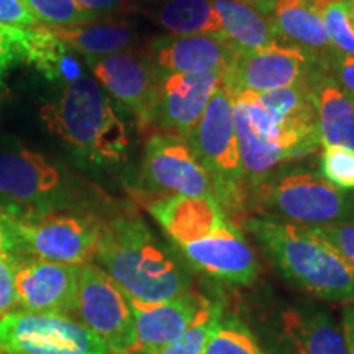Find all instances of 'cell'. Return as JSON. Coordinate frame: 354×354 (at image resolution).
Instances as JSON below:
<instances>
[{
  "label": "cell",
  "mask_w": 354,
  "mask_h": 354,
  "mask_svg": "<svg viewBox=\"0 0 354 354\" xmlns=\"http://www.w3.org/2000/svg\"><path fill=\"white\" fill-rule=\"evenodd\" d=\"M254 2L258 3V6L263 8L266 13H271L272 6H274V0H254Z\"/></svg>",
  "instance_id": "7bdbcfd3"
},
{
  "label": "cell",
  "mask_w": 354,
  "mask_h": 354,
  "mask_svg": "<svg viewBox=\"0 0 354 354\" xmlns=\"http://www.w3.org/2000/svg\"><path fill=\"white\" fill-rule=\"evenodd\" d=\"M330 74L338 86L354 99V55L338 53L331 61Z\"/></svg>",
  "instance_id": "8d00e7d4"
},
{
  "label": "cell",
  "mask_w": 354,
  "mask_h": 354,
  "mask_svg": "<svg viewBox=\"0 0 354 354\" xmlns=\"http://www.w3.org/2000/svg\"><path fill=\"white\" fill-rule=\"evenodd\" d=\"M284 331L297 354H348L342 328L323 310H289Z\"/></svg>",
  "instance_id": "cb8c5ba5"
},
{
  "label": "cell",
  "mask_w": 354,
  "mask_h": 354,
  "mask_svg": "<svg viewBox=\"0 0 354 354\" xmlns=\"http://www.w3.org/2000/svg\"><path fill=\"white\" fill-rule=\"evenodd\" d=\"M146 207L177 248L207 236L232 221L220 203L209 196H161Z\"/></svg>",
  "instance_id": "e0dca14e"
},
{
  "label": "cell",
  "mask_w": 354,
  "mask_h": 354,
  "mask_svg": "<svg viewBox=\"0 0 354 354\" xmlns=\"http://www.w3.org/2000/svg\"><path fill=\"white\" fill-rule=\"evenodd\" d=\"M233 117L243 177H245L246 189L250 190L259 185L264 179H268L272 172H276L277 166L284 165L290 159L282 149L269 145L268 141L256 135V131L250 125V120H248L245 105L238 99L236 92L233 95Z\"/></svg>",
  "instance_id": "d4e9b609"
},
{
  "label": "cell",
  "mask_w": 354,
  "mask_h": 354,
  "mask_svg": "<svg viewBox=\"0 0 354 354\" xmlns=\"http://www.w3.org/2000/svg\"><path fill=\"white\" fill-rule=\"evenodd\" d=\"M223 315V307L220 304L207 300L189 328L177 336L174 342L159 349L158 354H203L207 343L218 328Z\"/></svg>",
  "instance_id": "83f0119b"
},
{
  "label": "cell",
  "mask_w": 354,
  "mask_h": 354,
  "mask_svg": "<svg viewBox=\"0 0 354 354\" xmlns=\"http://www.w3.org/2000/svg\"><path fill=\"white\" fill-rule=\"evenodd\" d=\"M76 313L109 353L123 354L136 346L130 300L100 266L88 263L79 268Z\"/></svg>",
  "instance_id": "9c48e42d"
},
{
  "label": "cell",
  "mask_w": 354,
  "mask_h": 354,
  "mask_svg": "<svg viewBox=\"0 0 354 354\" xmlns=\"http://www.w3.org/2000/svg\"><path fill=\"white\" fill-rule=\"evenodd\" d=\"M123 354H158V351H154V349H148V348L135 346L133 349H130V351H127Z\"/></svg>",
  "instance_id": "b9f144b4"
},
{
  "label": "cell",
  "mask_w": 354,
  "mask_h": 354,
  "mask_svg": "<svg viewBox=\"0 0 354 354\" xmlns=\"http://www.w3.org/2000/svg\"><path fill=\"white\" fill-rule=\"evenodd\" d=\"M342 331L344 336V343H346L348 354H354V305H348L343 310Z\"/></svg>",
  "instance_id": "f35d334b"
},
{
  "label": "cell",
  "mask_w": 354,
  "mask_h": 354,
  "mask_svg": "<svg viewBox=\"0 0 354 354\" xmlns=\"http://www.w3.org/2000/svg\"><path fill=\"white\" fill-rule=\"evenodd\" d=\"M21 37L24 28L0 26V86L7 71L21 59Z\"/></svg>",
  "instance_id": "836d02e7"
},
{
  "label": "cell",
  "mask_w": 354,
  "mask_h": 354,
  "mask_svg": "<svg viewBox=\"0 0 354 354\" xmlns=\"http://www.w3.org/2000/svg\"><path fill=\"white\" fill-rule=\"evenodd\" d=\"M0 354H109V349L76 318L12 310L0 318Z\"/></svg>",
  "instance_id": "ba28073f"
},
{
  "label": "cell",
  "mask_w": 354,
  "mask_h": 354,
  "mask_svg": "<svg viewBox=\"0 0 354 354\" xmlns=\"http://www.w3.org/2000/svg\"><path fill=\"white\" fill-rule=\"evenodd\" d=\"M322 177L335 187L353 192L354 190V149L346 146H325L322 154Z\"/></svg>",
  "instance_id": "1f68e13d"
},
{
  "label": "cell",
  "mask_w": 354,
  "mask_h": 354,
  "mask_svg": "<svg viewBox=\"0 0 354 354\" xmlns=\"http://www.w3.org/2000/svg\"><path fill=\"white\" fill-rule=\"evenodd\" d=\"M141 177L149 190L161 196L215 198V184L187 140L172 133H154L146 141Z\"/></svg>",
  "instance_id": "8fae6325"
},
{
  "label": "cell",
  "mask_w": 354,
  "mask_h": 354,
  "mask_svg": "<svg viewBox=\"0 0 354 354\" xmlns=\"http://www.w3.org/2000/svg\"><path fill=\"white\" fill-rule=\"evenodd\" d=\"M0 210L6 212V214L12 215V216H19V218H24V216H26L25 210L21 209V207L15 205V203H12V202H8L7 198L2 196V194H0Z\"/></svg>",
  "instance_id": "ab89813d"
},
{
  "label": "cell",
  "mask_w": 354,
  "mask_h": 354,
  "mask_svg": "<svg viewBox=\"0 0 354 354\" xmlns=\"http://www.w3.org/2000/svg\"><path fill=\"white\" fill-rule=\"evenodd\" d=\"M7 253L51 263L84 266L94 259L102 221L79 210H61L38 216L7 215Z\"/></svg>",
  "instance_id": "8992f818"
},
{
  "label": "cell",
  "mask_w": 354,
  "mask_h": 354,
  "mask_svg": "<svg viewBox=\"0 0 354 354\" xmlns=\"http://www.w3.org/2000/svg\"><path fill=\"white\" fill-rule=\"evenodd\" d=\"M323 20L331 46L342 55H354V28L349 19V0H325Z\"/></svg>",
  "instance_id": "4dcf8cb0"
},
{
  "label": "cell",
  "mask_w": 354,
  "mask_h": 354,
  "mask_svg": "<svg viewBox=\"0 0 354 354\" xmlns=\"http://www.w3.org/2000/svg\"><path fill=\"white\" fill-rule=\"evenodd\" d=\"M315 97L317 127L323 146H346L354 149V99L348 95L330 71L318 73L310 82Z\"/></svg>",
  "instance_id": "44dd1931"
},
{
  "label": "cell",
  "mask_w": 354,
  "mask_h": 354,
  "mask_svg": "<svg viewBox=\"0 0 354 354\" xmlns=\"http://www.w3.org/2000/svg\"><path fill=\"white\" fill-rule=\"evenodd\" d=\"M221 20V35L236 51H251L277 41L271 13L254 0H214Z\"/></svg>",
  "instance_id": "7402d4cb"
},
{
  "label": "cell",
  "mask_w": 354,
  "mask_h": 354,
  "mask_svg": "<svg viewBox=\"0 0 354 354\" xmlns=\"http://www.w3.org/2000/svg\"><path fill=\"white\" fill-rule=\"evenodd\" d=\"M95 81L136 115L141 127H151L158 102L159 73L151 59L130 51L86 56Z\"/></svg>",
  "instance_id": "7c38bea8"
},
{
  "label": "cell",
  "mask_w": 354,
  "mask_h": 354,
  "mask_svg": "<svg viewBox=\"0 0 354 354\" xmlns=\"http://www.w3.org/2000/svg\"><path fill=\"white\" fill-rule=\"evenodd\" d=\"M6 215H8V214H6V212H2V210H0V221L3 220V216H6Z\"/></svg>",
  "instance_id": "f6af8a7d"
},
{
  "label": "cell",
  "mask_w": 354,
  "mask_h": 354,
  "mask_svg": "<svg viewBox=\"0 0 354 354\" xmlns=\"http://www.w3.org/2000/svg\"><path fill=\"white\" fill-rule=\"evenodd\" d=\"M21 61L32 64L50 82L68 84L82 74L76 57L69 55V48L48 26L24 28L21 37Z\"/></svg>",
  "instance_id": "603a6c76"
},
{
  "label": "cell",
  "mask_w": 354,
  "mask_h": 354,
  "mask_svg": "<svg viewBox=\"0 0 354 354\" xmlns=\"http://www.w3.org/2000/svg\"><path fill=\"white\" fill-rule=\"evenodd\" d=\"M53 33L71 50L84 56H105L130 48L136 39L135 30L127 21L82 24L51 28Z\"/></svg>",
  "instance_id": "484cf974"
},
{
  "label": "cell",
  "mask_w": 354,
  "mask_h": 354,
  "mask_svg": "<svg viewBox=\"0 0 354 354\" xmlns=\"http://www.w3.org/2000/svg\"><path fill=\"white\" fill-rule=\"evenodd\" d=\"M258 95L281 127L295 156L304 158L317 151L322 143L317 127L315 97L310 82L276 88Z\"/></svg>",
  "instance_id": "ac0fdd59"
},
{
  "label": "cell",
  "mask_w": 354,
  "mask_h": 354,
  "mask_svg": "<svg viewBox=\"0 0 354 354\" xmlns=\"http://www.w3.org/2000/svg\"><path fill=\"white\" fill-rule=\"evenodd\" d=\"M6 216H3V220H6ZM3 220L0 221V254L7 253V233L6 227H3Z\"/></svg>",
  "instance_id": "60d3db41"
},
{
  "label": "cell",
  "mask_w": 354,
  "mask_h": 354,
  "mask_svg": "<svg viewBox=\"0 0 354 354\" xmlns=\"http://www.w3.org/2000/svg\"><path fill=\"white\" fill-rule=\"evenodd\" d=\"M349 2H351V3H354V0H349Z\"/></svg>",
  "instance_id": "bcb514c9"
},
{
  "label": "cell",
  "mask_w": 354,
  "mask_h": 354,
  "mask_svg": "<svg viewBox=\"0 0 354 354\" xmlns=\"http://www.w3.org/2000/svg\"><path fill=\"white\" fill-rule=\"evenodd\" d=\"M94 259L135 302L161 304L190 290L183 264L135 214L102 221Z\"/></svg>",
  "instance_id": "6da1fadb"
},
{
  "label": "cell",
  "mask_w": 354,
  "mask_h": 354,
  "mask_svg": "<svg viewBox=\"0 0 354 354\" xmlns=\"http://www.w3.org/2000/svg\"><path fill=\"white\" fill-rule=\"evenodd\" d=\"M12 261L17 304L21 305V308L63 315L76 312L81 266L51 263L30 256H12Z\"/></svg>",
  "instance_id": "4fadbf2b"
},
{
  "label": "cell",
  "mask_w": 354,
  "mask_h": 354,
  "mask_svg": "<svg viewBox=\"0 0 354 354\" xmlns=\"http://www.w3.org/2000/svg\"><path fill=\"white\" fill-rule=\"evenodd\" d=\"M323 2L325 0H274L271 17L279 39L297 44L330 69L338 51L326 35Z\"/></svg>",
  "instance_id": "ffe728a7"
},
{
  "label": "cell",
  "mask_w": 354,
  "mask_h": 354,
  "mask_svg": "<svg viewBox=\"0 0 354 354\" xmlns=\"http://www.w3.org/2000/svg\"><path fill=\"white\" fill-rule=\"evenodd\" d=\"M318 238L333 246L354 268V220L310 228Z\"/></svg>",
  "instance_id": "d6a6232c"
},
{
  "label": "cell",
  "mask_w": 354,
  "mask_h": 354,
  "mask_svg": "<svg viewBox=\"0 0 354 354\" xmlns=\"http://www.w3.org/2000/svg\"><path fill=\"white\" fill-rule=\"evenodd\" d=\"M76 2L87 12H92L94 15H104V13H110L118 10L123 7L125 0H76Z\"/></svg>",
  "instance_id": "74e56055"
},
{
  "label": "cell",
  "mask_w": 354,
  "mask_h": 354,
  "mask_svg": "<svg viewBox=\"0 0 354 354\" xmlns=\"http://www.w3.org/2000/svg\"><path fill=\"white\" fill-rule=\"evenodd\" d=\"M253 203L263 215L308 228L354 218V194L335 187L315 172L302 169L272 172L248 190V207Z\"/></svg>",
  "instance_id": "5b68a950"
},
{
  "label": "cell",
  "mask_w": 354,
  "mask_h": 354,
  "mask_svg": "<svg viewBox=\"0 0 354 354\" xmlns=\"http://www.w3.org/2000/svg\"><path fill=\"white\" fill-rule=\"evenodd\" d=\"M53 135L94 165H115L125 156L130 138L125 122L94 77L81 74L63 84L39 109Z\"/></svg>",
  "instance_id": "3957f363"
},
{
  "label": "cell",
  "mask_w": 354,
  "mask_h": 354,
  "mask_svg": "<svg viewBox=\"0 0 354 354\" xmlns=\"http://www.w3.org/2000/svg\"><path fill=\"white\" fill-rule=\"evenodd\" d=\"M154 20L171 35H221L214 0H165Z\"/></svg>",
  "instance_id": "4316f807"
},
{
  "label": "cell",
  "mask_w": 354,
  "mask_h": 354,
  "mask_svg": "<svg viewBox=\"0 0 354 354\" xmlns=\"http://www.w3.org/2000/svg\"><path fill=\"white\" fill-rule=\"evenodd\" d=\"M194 269L230 284L250 286L258 277L259 264L241 230L228 221L207 236L179 246Z\"/></svg>",
  "instance_id": "9a60e30c"
},
{
  "label": "cell",
  "mask_w": 354,
  "mask_h": 354,
  "mask_svg": "<svg viewBox=\"0 0 354 354\" xmlns=\"http://www.w3.org/2000/svg\"><path fill=\"white\" fill-rule=\"evenodd\" d=\"M234 91L221 82L187 136L202 166L215 184V201L230 220H243L248 209V189L238 149L233 117Z\"/></svg>",
  "instance_id": "277c9868"
},
{
  "label": "cell",
  "mask_w": 354,
  "mask_h": 354,
  "mask_svg": "<svg viewBox=\"0 0 354 354\" xmlns=\"http://www.w3.org/2000/svg\"><path fill=\"white\" fill-rule=\"evenodd\" d=\"M241 223L300 289L318 299L354 300V268L308 227L271 215L246 216Z\"/></svg>",
  "instance_id": "7a4b0ae2"
},
{
  "label": "cell",
  "mask_w": 354,
  "mask_h": 354,
  "mask_svg": "<svg viewBox=\"0 0 354 354\" xmlns=\"http://www.w3.org/2000/svg\"><path fill=\"white\" fill-rule=\"evenodd\" d=\"M0 26L32 28L39 24L26 8L24 0H0Z\"/></svg>",
  "instance_id": "d590c367"
},
{
  "label": "cell",
  "mask_w": 354,
  "mask_h": 354,
  "mask_svg": "<svg viewBox=\"0 0 354 354\" xmlns=\"http://www.w3.org/2000/svg\"><path fill=\"white\" fill-rule=\"evenodd\" d=\"M236 50L223 35H171L151 44V63L159 73H227Z\"/></svg>",
  "instance_id": "2e32d148"
},
{
  "label": "cell",
  "mask_w": 354,
  "mask_h": 354,
  "mask_svg": "<svg viewBox=\"0 0 354 354\" xmlns=\"http://www.w3.org/2000/svg\"><path fill=\"white\" fill-rule=\"evenodd\" d=\"M322 71H330L297 44L276 41L251 51H238L225 73L223 82L234 92L254 94L312 82Z\"/></svg>",
  "instance_id": "30bf717a"
},
{
  "label": "cell",
  "mask_w": 354,
  "mask_h": 354,
  "mask_svg": "<svg viewBox=\"0 0 354 354\" xmlns=\"http://www.w3.org/2000/svg\"><path fill=\"white\" fill-rule=\"evenodd\" d=\"M203 354H266L250 330L236 318L223 315Z\"/></svg>",
  "instance_id": "f546056e"
},
{
  "label": "cell",
  "mask_w": 354,
  "mask_h": 354,
  "mask_svg": "<svg viewBox=\"0 0 354 354\" xmlns=\"http://www.w3.org/2000/svg\"><path fill=\"white\" fill-rule=\"evenodd\" d=\"M349 19H351L353 28H354V3L349 2Z\"/></svg>",
  "instance_id": "ee69618b"
},
{
  "label": "cell",
  "mask_w": 354,
  "mask_h": 354,
  "mask_svg": "<svg viewBox=\"0 0 354 354\" xmlns=\"http://www.w3.org/2000/svg\"><path fill=\"white\" fill-rule=\"evenodd\" d=\"M159 73V71H158ZM221 71L202 73H159L158 102L153 125L187 140L203 110L223 82Z\"/></svg>",
  "instance_id": "5bb4252c"
},
{
  "label": "cell",
  "mask_w": 354,
  "mask_h": 354,
  "mask_svg": "<svg viewBox=\"0 0 354 354\" xmlns=\"http://www.w3.org/2000/svg\"><path fill=\"white\" fill-rule=\"evenodd\" d=\"M205 304L207 299L190 290L180 297L161 304L130 300L135 317L136 346L159 351L189 328Z\"/></svg>",
  "instance_id": "d6986e66"
},
{
  "label": "cell",
  "mask_w": 354,
  "mask_h": 354,
  "mask_svg": "<svg viewBox=\"0 0 354 354\" xmlns=\"http://www.w3.org/2000/svg\"><path fill=\"white\" fill-rule=\"evenodd\" d=\"M39 25L48 28L76 26L97 20V15L82 8L76 0H24Z\"/></svg>",
  "instance_id": "f1b7e54d"
},
{
  "label": "cell",
  "mask_w": 354,
  "mask_h": 354,
  "mask_svg": "<svg viewBox=\"0 0 354 354\" xmlns=\"http://www.w3.org/2000/svg\"><path fill=\"white\" fill-rule=\"evenodd\" d=\"M17 305L15 271L13 261L8 253L0 254V318L10 313Z\"/></svg>",
  "instance_id": "e575fe53"
},
{
  "label": "cell",
  "mask_w": 354,
  "mask_h": 354,
  "mask_svg": "<svg viewBox=\"0 0 354 354\" xmlns=\"http://www.w3.org/2000/svg\"><path fill=\"white\" fill-rule=\"evenodd\" d=\"M0 194L26 216L74 210L76 202L63 167L19 145L0 148Z\"/></svg>",
  "instance_id": "52a82bcc"
}]
</instances>
